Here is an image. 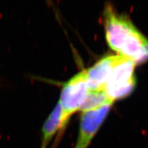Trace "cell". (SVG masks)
Wrapping results in <instances>:
<instances>
[{
	"instance_id": "6da1fadb",
	"label": "cell",
	"mask_w": 148,
	"mask_h": 148,
	"mask_svg": "<svg viewBox=\"0 0 148 148\" xmlns=\"http://www.w3.org/2000/svg\"><path fill=\"white\" fill-rule=\"evenodd\" d=\"M104 19L106 38L109 47L120 56L136 64L145 61L148 40L130 20L118 14L110 4L105 6Z\"/></svg>"
},
{
	"instance_id": "5b68a950",
	"label": "cell",
	"mask_w": 148,
	"mask_h": 148,
	"mask_svg": "<svg viewBox=\"0 0 148 148\" xmlns=\"http://www.w3.org/2000/svg\"><path fill=\"white\" fill-rule=\"evenodd\" d=\"M120 57L119 55L106 56L86 70V82L89 91L104 90L111 72Z\"/></svg>"
},
{
	"instance_id": "ba28073f",
	"label": "cell",
	"mask_w": 148,
	"mask_h": 148,
	"mask_svg": "<svg viewBox=\"0 0 148 148\" xmlns=\"http://www.w3.org/2000/svg\"><path fill=\"white\" fill-rule=\"evenodd\" d=\"M146 60L148 59V43L146 48Z\"/></svg>"
},
{
	"instance_id": "8992f818",
	"label": "cell",
	"mask_w": 148,
	"mask_h": 148,
	"mask_svg": "<svg viewBox=\"0 0 148 148\" xmlns=\"http://www.w3.org/2000/svg\"><path fill=\"white\" fill-rule=\"evenodd\" d=\"M62 132L61 109L59 103L46 120L41 130L42 136L40 148H47L49 143L57 133Z\"/></svg>"
},
{
	"instance_id": "9c48e42d",
	"label": "cell",
	"mask_w": 148,
	"mask_h": 148,
	"mask_svg": "<svg viewBox=\"0 0 148 148\" xmlns=\"http://www.w3.org/2000/svg\"><path fill=\"white\" fill-rule=\"evenodd\" d=\"M74 148H85V147H83L82 146H78V145H76V146L74 147Z\"/></svg>"
},
{
	"instance_id": "7a4b0ae2",
	"label": "cell",
	"mask_w": 148,
	"mask_h": 148,
	"mask_svg": "<svg viewBox=\"0 0 148 148\" xmlns=\"http://www.w3.org/2000/svg\"><path fill=\"white\" fill-rule=\"evenodd\" d=\"M88 91L86 70L78 72L63 85L58 103L61 109L62 132L72 115L80 110Z\"/></svg>"
},
{
	"instance_id": "3957f363",
	"label": "cell",
	"mask_w": 148,
	"mask_h": 148,
	"mask_svg": "<svg viewBox=\"0 0 148 148\" xmlns=\"http://www.w3.org/2000/svg\"><path fill=\"white\" fill-rule=\"evenodd\" d=\"M135 65L131 60L122 56L115 64L104 88L108 98L112 103L115 100L125 98L135 88Z\"/></svg>"
},
{
	"instance_id": "277c9868",
	"label": "cell",
	"mask_w": 148,
	"mask_h": 148,
	"mask_svg": "<svg viewBox=\"0 0 148 148\" xmlns=\"http://www.w3.org/2000/svg\"><path fill=\"white\" fill-rule=\"evenodd\" d=\"M112 103H108L94 110L82 112L77 145L87 148L103 123Z\"/></svg>"
},
{
	"instance_id": "52a82bcc",
	"label": "cell",
	"mask_w": 148,
	"mask_h": 148,
	"mask_svg": "<svg viewBox=\"0 0 148 148\" xmlns=\"http://www.w3.org/2000/svg\"><path fill=\"white\" fill-rule=\"evenodd\" d=\"M108 103H112V102L109 99L104 90L89 91L83 101L80 110L82 112L94 110Z\"/></svg>"
}]
</instances>
